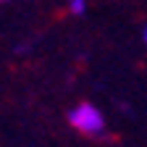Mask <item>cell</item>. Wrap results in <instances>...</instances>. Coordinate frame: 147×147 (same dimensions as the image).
Wrapping results in <instances>:
<instances>
[{
	"label": "cell",
	"instance_id": "6da1fadb",
	"mask_svg": "<svg viewBox=\"0 0 147 147\" xmlns=\"http://www.w3.org/2000/svg\"><path fill=\"white\" fill-rule=\"evenodd\" d=\"M68 123L76 129V131L87 134V137H100L105 129V118L100 113L97 105L92 102H79L68 110Z\"/></svg>",
	"mask_w": 147,
	"mask_h": 147
},
{
	"label": "cell",
	"instance_id": "7a4b0ae2",
	"mask_svg": "<svg viewBox=\"0 0 147 147\" xmlns=\"http://www.w3.org/2000/svg\"><path fill=\"white\" fill-rule=\"evenodd\" d=\"M87 11V0H68V13L71 16H84Z\"/></svg>",
	"mask_w": 147,
	"mask_h": 147
},
{
	"label": "cell",
	"instance_id": "3957f363",
	"mask_svg": "<svg viewBox=\"0 0 147 147\" xmlns=\"http://www.w3.org/2000/svg\"><path fill=\"white\" fill-rule=\"evenodd\" d=\"M142 40H144V45H147V26H144V32H142Z\"/></svg>",
	"mask_w": 147,
	"mask_h": 147
},
{
	"label": "cell",
	"instance_id": "277c9868",
	"mask_svg": "<svg viewBox=\"0 0 147 147\" xmlns=\"http://www.w3.org/2000/svg\"><path fill=\"white\" fill-rule=\"evenodd\" d=\"M0 3H3V0H0Z\"/></svg>",
	"mask_w": 147,
	"mask_h": 147
}]
</instances>
